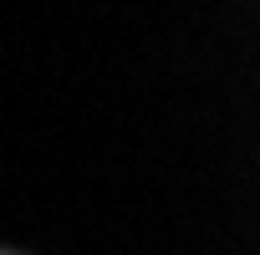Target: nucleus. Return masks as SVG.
<instances>
[{
	"instance_id": "1",
	"label": "nucleus",
	"mask_w": 260,
	"mask_h": 255,
	"mask_svg": "<svg viewBox=\"0 0 260 255\" xmlns=\"http://www.w3.org/2000/svg\"><path fill=\"white\" fill-rule=\"evenodd\" d=\"M0 255H11V250H0Z\"/></svg>"
}]
</instances>
